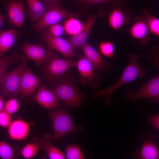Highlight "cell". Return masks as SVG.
<instances>
[{"label": "cell", "mask_w": 159, "mask_h": 159, "mask_svg": "<svg viewBox=\"0 0 159 159\" xmlns=\"http://www.w3.org/2000/svg\"><path fill=\"white\" fill-rule=\"evenodd\" d=\"M76 63L73 59H62L53 53L43 67L42 72L50 84L54 85L58 79L70 69L76 65Z\"/></svg>", "instance_id": "277c9868"}, {"label": "cell", "mask_w": 159, "mask_h": 159, "mask_svg": "<svg viewBox=\"0 0 159 159\" xmlns=\"http://www.w3.org/2000/svg\"><path fill=\"white\" fill-rule=\"evenodd\" d=\"M143 12L144 15V18L148 26L150 33L155 35L159 36V19L150 14L145 9Z\"/></svg>", "instance_id": "d4e9b609"}, {"label": "cell", "mask_w": 159, "mask_h": 159, "mask_svg": "<svg viewBox=\"0 0 159 159\" xmlns=\"http://www.w3.org/2000/svg\"><path fill=\"white\" fill-rule=\"evenodd\" d=\"M51 90L60 100L73 107L78 108L85 99V95L72 82L62 80L54 85Z\"/></svg>", "instance_id": "3957f363"}, {"label": "cell", "mask_w": 159, "mask_h": 159, "mask_svg": "<svg viewBox=\"0 0 159 159\" xmlns=\"http://www.w3.org/2000/svg\"><path fill=\"white\" fill-rule=\"evenodd\" d=\"M4 74H0V85L2 78Z\"/></svg>", "instance_id": "74e56055"}, {"label": "cell", "mask_w": 159, "mask_h": 159, "mask_svg": "<svg viewBox=\"0 0 159 159\" xmlns=\"http://www.w3.org/2000/svg\"><path fill=\"white\" fill-rule=\"evenodd\" d=\"M41 37L47 47L54 49L66 57L72 58L78 56L68 41L59 37L53 36L44 29L39 31Z\"/></svg>", "instance_id": "9c48e42d"}, {"label": "cell", "mask_w": 159, "mask_h": 159, "mask_svg": "<svg viewBox=\"0 0 159 159\" xmlns=\"http://www.w3.org/2000/svg\"><path fill=\"white\" fill-rule=\"evenodd\" d=\"M83 26L82 22L73 16L69 17L65 21L64 25V30L66 33L72 36L80 31Z\"/></svg>", "instance_id": "cb8c5ba5"}, {"label": "cell", "mask_w": 159, "mask_h": 159, "mask_svg": "<svg viewBox=\"0 0 159 159\" xmlns=\"http://www.w3.org/2000/svg\"><path fill=\"white\" fill-rule=\"evenodd\" d=\"M29 60L23 56L22 62L18 67L4 75L0 83L1 94L3 97L13 98L18 96L21 72Z\"/></svg>", "instance_id": "5b68a950"}, {"label": "cell", "mask_w": 159, "mask_h": 159, "mask_svg": "<svg viewBox=\"0 0 159 159\" xmlns=\"http://www.w3.org/2000/svg\"><path fill=\"white\" fill-rule=\"evenodd\" d=\"M84 3L89 5L108 4L116 5L120 0H81Z\"/></svg>", "instance_id": "d6a6232c"}, {"label": "cell", "mask_w": 159, "mask_h": 159, "mask_svg": "<svg viewBox=\"0 0 159 159\" xmlns=\"http://www.w3.org/2000/svg\"><path fill=\"white\" fill-rule=\"evenodd\" d=\"M42 2L46 6L48 7L53 5L59 4L62 0H41Z\"/></svg>", "instance_id": "e575fe53"}, {"label": "cell", "mask_w": 159, "mask_h": 159, "mask_svg": "<svg viewBox=\"0 0 159 159\" xmlns=\"http://www.w3.org/2000/svg\"><path fill=\"white\" fill-rule=\"evenodd\" d=\"M20 57L18 54L13 53L11 55L0 57V74H4L9 65L20 61Z\"/></svg>", "instance_id": "484cf974"}, {"label": "cell", "mask_w": 159, "mask_h": 159, "mask_svg": "<svg viewBox=\"0 0 159 159\" xmlns=\"http://www.w3.org/2000/svg\"><path fill=\"white\" fill-rule=\"evenodd\" d=\"M18 34V32L14 29H10L0 33V57L14 45Z\"/></svg>", "instance_id": "44dd1931"}, {"label": "cell", "mask_w": 159, "mask_h": 159, "mask_svg": "<svg viewBox=\"0 0 159 159\" xmlns=\"http://www.w3.org/2000/svg\"><path fill=\"white\" fill-rule=\"evenodd\" d=\"M11 115L4 110L0 111V127H8L12 121Z\"/></svg>", "instance_id": "1f68e13d"}, {"label": "cell", "mask_w": 159, "mask_h": 159, "mask_svg": "<svg viewBox=\"0 0 159 159\" xmlns=\"http://www.w3.org/2000/svg\"><path fill=\"white\" fill-rule=\"evenodd\" d=\"M124 95L127 100L133 102H136L141 99H147L153 103H159V75L150 79L139 89H132Z\"/></svg>", "instance_id": "8992f818"}, {"label": "cell", "mask_w": 159, "mask_h": 159, "mask_svg": "<svg viewBox=\"0 0 159 159\" xmlns=\"http://www.w3.org/2000/svg\"><path fill=\"white\" fill-rule=\"evenodd\" d=\"M34 100L41 106L48 110L56 107L59 100L51 90L44 85L41 86L38 89Z\"/></svg>", "instance_id": "e0dca14e"}, {"label": "cell", "mask_w": 159, "mask_h": 159, "mask_svg": "<svg viewBox=\"0 0 159 159\" xmlns=\"http://www.w3.org/2000/svg\"><path fill=\"white\" fill-rule=\"evenodd\" d=\"M148 124L156 130H159V114L149 117L148 119Z\"/></svg>", "instance_id": "836d02e7"}, {"label": "cell", "mask_w": 159, "mask_h": 159, "mask_svg": "<svg viewBox=\"0 0 159 159\" xmlns=\"http://www.w3.org/2000/svg\"><path fill=\"white\" fill-rule=\"evenodd\" d=\"M14 151L12 147L4 141H0V157L3 159H14Z\"/></svg>", "instance_id": "83f0119b"}, {"label": "cell", "mask_w": 159, "mask_h": 159, "mask_svg": "<svg viewBox=\"0 0 159 159\" xmlns=\"http://www.w3.org/2000/svg\"><path fill=\"white\" fill-rule=\"evenodd\" d=\"M99 49L100 52L107 57L111 58L114 55L115 46L113 43L112 42H101L99 44Z\"/></svg>", "instance_id": "f1b7e54d"}, {"label": "cell", "mask_w": 159, "mask_h": 159, "mask_svg": "<svg viewBox=\"0 0 159 159\" xmlns=\"http://www.w3.org/2000/svg\"><path fill=\"white\" fill-rule=\"evenodd\" d=\"M53 139L52 136L49 134L45 133L43 135L40 141L44 148L50 159H64L66 158L64 154L58 148L50 143Z\"/></svg>", "instance_id": "7402d4cb"}, {"label": "cell", "mask_w": 159, "mask_h": 159, "mask_svg": "<svg viewBox=\"0 0 159 159\" xmlns=\"http://www.w3.org/2000/svg\"><path fill=\"white\" fill-rule=\"evenodd\" d=\"M64 31V27L58 23L49 26L48 32L53 36L60 37L63 34Z\"/></svg>", "instance_id": "4dcf8cb0"}, {"label": "cell", "mask_w": 159, "mask_h": 159, "mask_svg": "<svg viewBox=\"0 0 159 159\" xmlns=\"http://www.w3.org/2000/svg\"><path fill=\"white\" fill-rule=\"evenodd\" d=\"M81 47L84 55L92 64L94 68L99 70L106 69L109 72L111 70L110 63L105 62L102 56L94 48L86 43Z\"/></svg>", "instance_id": "ac0fdd59"}, {"label": "cell", "mask_w": 159, "mask_h": 159, "mask_svg": "<svg viewBox=\"0 0 159 159\" xmlns=\"http://www.w3.org/2000/svg\"><path fill=\"white\" fill-rule=\"evenodd\" d=\"M21 48L23 56L40 66H44L53 53L52 49L48 47L45 49L41 43L32 45L26 42L21 46Z\"/></svg>", "instance_id": "30bf717a"}, {"label": "cell", "mask_w": 159, "mask_h": 159, "mask_svg": "<svg viewBox=\"0 0 159 159\" xmlns=\"http://www.w3.org/2000/svg\"><path fill=\"white\" fill-rule=\"evenodd\" d=\"M66 157L68 159H84L85 157L82 153L80 146L76 144L67 146Z\"/></svg>", "instance_id": "4316f807"}, {"label": "cell", "mask_w": 159, "mask_h": 159, "mask_svg": "<svg viewBox=\"0 0 159 159\" xmlns=\"http://www.w3.org/2000/svg\"><path fill=\"white\" fill-rule=\"evenodd\" d=\"M43 148L40 141L34 142L24 145L20 150L21 155L24 158L30 159L34 157Z\"/></svg>", "instance_id": "603a6c76"}, {"label": "cell", "mask_w": 159, "mask_h": 159, "mask_svg": "<svg viewBox=\"0 0 159 159\" xmlns=\"http://www.w3.org/2000/svg\"><path fill=\"white\" fill-rule=\"evenodd\" d=\"M42 79L34 75L25 66L21 75L19 92L22 95L29 96L32 94L39 85Z\"/></svg>", "instance_id": "4fadbf2b"}, {"label": "cell", "mask_w": 159, "mask_h": 159, "mask_svg": "<svg viewBox=\"0 0 159 159\" xmlns=\"http://www.w3.org/2000/svg\"><path fill=\"white\" fill-rule=\"evenodd\" d=\"M143 143L140 150L132 151V157L139 159H158L159 149L158 137L153 133H150L148 137L143 132L140 135Z\"/></svg>", "instance_id": "52a82bcc"}, {"label": "cell", "mask_w": 159, "mask_h": 159, "mask_svg": "<svg viewBox=\"0 0 159 159\" xmlns=\"http://www.w3.org/2000/svg\"><path fill=\"white\" fill-rule=\"evenodd\" d=\"M20 104L15 98H11L4 105V110L12 115L17 112L20 108Z\"/></svg>", "instance_id": "f546056e"}, {"label": "cell", "mask_w": 159, "mask_h": 159, "mask_svg": "<svg viewBox=\"0 0 159 159\" xmlns=\"http://www.w3.org/2000/svg\"><path fill=\"white\" fill-rule=\"evenodd\" d=\"M4 100L2 97L0 95V111L4 109Z\"/></svg>", "instance_id": "d590c367"}, {"label": "cell", "mask_w": 159, "mask_h": 159, "mask_svg": "<svg viewBox=\"0 0 159 159\" xmlns=\"http://www.w3.org/2000/svg\"><path fill=\"white\" fill-rule=\"evenodd\" d=\"M129 20V15L127 13L121 8L115 6L110 14L108 22L113 29L117 30L123 26L127 24Z\"/></svg>", "instance_id": "d6986e66"}, {"label": "cell", "mask_w": 159, "mask_h": 159, "mask_svg": "<svg viewBox=\"0 0 159 159\" xmlns=\"http://www.w3.org/2000/svg\"><path fill=\"white\" fill-rule=\"evenodd\" d=\"M4 4L10 22L20 29L24 20V6L23 0H0Z\"/></svg>", "instance_id": "8fae6325"}, {"label": "cell", "mask_w": 159, "mask_h": 159, "mask_svg": "<svg viewBox=\"0 0 159 159\" xmlns=\"http://www.w3.org/2000/svg\"><path fill=\"white\" fill-rule=\"evenodd\" d=\"M76 65L82 83H92L93 88L99 85L101 78L95 74L92 64L85 55H82L80 56Z\"/></svg>", "instance_id": "7c38bea8"}, {"label": "cell", "mask_w": 159, "mask_h": 159, "mask_svg": "<svg viewBox=\"0 0 159 159\" xmlns=\"http://www.w3.org/2000/svg\"><path fill=\"white\" fill-rule=\"evenodd\" d=\"M26 0L29 8L27 18L33 22H38L47 11L46 6L40 0Z\"/></svg>", "instance_id": "ffe728a7"}, {"label": "cell", "mask_w": 159, "mask_h": 159, "mask_svg": "<svg viewBox=\"0 0 159 159\" xmlns=\"http://www.w3.org/2000/svg\"><path fill=\"white\" fill-rule=\"evenodd\" d=\"M99 15V12L89 18L80 31L68 40L74 49L82 47L86 43L91 29Z\"/></svg>", "instance_id": "9a60e30c"}, {"label": "cell", "mask_w": 159, "mask_h": 159, "mask_svg": "<svg viewBox=\"0 0 159 159\" xmlns=\"http://www.w3.org/2000/svg\"><path fill=\"white\" fill-rule=\"evenodd\" d=\"M46 8L47 11L43 17L33 26L34 29L36 31L59 23L64 18L75 16V14L62 8L59 4Z\"/></svg>", "instance_id": "ba28073f"}, {"label": "cell", "mask_w": 159, "mask_h": 159, "mask_svg": "<svg viewBox=\"0 0 159 159\" xmlns=\"http://www.w3.org/2000/svg\"><path fill=\"white\" fill-rule=\"evenodd\" d=\"M7 128L9 138L12 140L16 141L25 139L29 135L30 130L29 123L19 119L12 121Z\"/></svg>", "instance_id": "5bb4252c"}, {"label": "cell", "mask_w": 159, "mask_h": 159, "mask_svg": "<svg viewBox=\"0 0 159 159\" xmlns=\"http://www.w3.org/2000/svg\"><path fill=\"white\" fill-rule=\"evenodd\" d=\"M127 57L129 59V63L119 80L109 87L94 93L92 96L94 100L103 98L105 100V105L110 107L113 102L112 96L116 90L125 84L145 76L146 71L138 62L140 58V55L135 53H130L127 54Z\"/></svg>", "instance_id": "6da1fadb"}, {"label": "cell", "mask_w": 159, "mask_h": 159, "mask_svg": "<svg viewBox=\"0 0 159 159\" xmlns=\"http://www.w3.org/2000/svg\"><path fill=\"white\" fill-rule=\"evenodd\" d=\"M4 19V16L0 14V28L3 22Z\"/></svg>", "instance_id": "8d00e7d4"}, {"label": "cell", "mask_w": 159, "mask_h": 159, "mask_svg": "<svg viewBox=\"0 0 159 159\" xmlns=\"http://www.w3.org/2000/svg\"><path fill=\"white\" fill-rule=\"evenodd\" d=\"M49 116L53 130L52 138L57 140L70 133L77 134L83 130L82 126H77L67 109L62 108L51 111Z\"/></svg>", "instance_id": "7a4b0ae2"}, {"label": "cell", "mask_w": 159, "mask_h": 159, "mask_svg": "<svg viewBox=\"0 0 159 159\" xmlns=\"http://www.w3.org/2000/svg\"><path fill=\"white\" fill-rule=\"evenodd\" d=\"M134 21L130 30V34L134 38L140 40L142 44L145 45L149 40L148 37L150 33L146 21L141 15L135 17Z\"/></svg>", "instance_id": "2e32d148"}]
</instances>
